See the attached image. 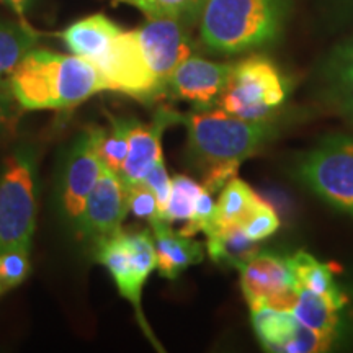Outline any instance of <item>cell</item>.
I'll use <instances>...</instances> for the list:
<instances>
[{
    "mask_svg": "<svg viewBox=\"0 0 353 353\" xmlns=\"http://www.w3.org/2000/svg\"><path fill=\"white\" fill-rule=\"evenodd\" d=\"M299 296L298 301L293 307V314L296 316L299 322H303L304 325L309 329L316 330L317 334L324 335V337L334 341L335 335H337V327L341 317L339 312L342 311L341 307L335 306L334 303H330L329 299L319 296V294L311 293V291L298 288Z\"/></svg>",
    "mask_w": 353,
    "mask_h": 353,
    "instance_id": "7402d4cb",
    "label": "cell"
},
{
    "mask_svg": "<svg viewBox=\"0 0 353 353\" xmlns=\"http://www.w3.org/2000/svg\"><path fill=\"white\" fill-rule=\"evenodd\" d=\"M38 41L39 33L25 20L0 19V85L8 87V77Z\"/></svg>",
    "mask_w": 353,
    "mask_h": 353,
    "instance_id": "44dd1931",
    "label": "cell"
},
{
    "mask_svg": "<svg viewBox=\"0 0 353 353\" xmlns=\"http://www.w3.org/2000/svg\"><path fill=\"white\" fill-rule=\"evenodd\" d=\"M203 185L192 180L187 175H175L172 179V193L170 201L167 206L164 221L175 223V221H185L188 223L195 211L198 196L203 192Z\"/></svg>",
    "mask_w": 353,
    "mask_h": 353,
    "instance_id": "484cf974",
    "label": "cell"
},
{
    "mask_svg": "<svg viewBox=\"0 0 353 353\" xmlns=\"http://www.w3.org/2000/svg\"><path fill=\"white\" fill-rule=\"evenodd\" d=\"M95 259L97 262L107 267L121 296L132 304L145 337L156 348L162 350L145 322L141 306L145 280L157 268L152 232H149L148 229H130V231L121 229L114 236L95 245Z\"/></svg>",
    "mask_w": 353,
    "mask_h": 353,
    "instance_id": "5b68a950",
    "label": "cell"
},
{
    "mask_svg": "<svg viewBox=\"0 0 353 353\" xmlns=\"http://www.w3.org/2000/svg\"><path fill=\"white\" fill-rule=\"evenodd\" d=\"M206 234V250L216 263L239 268L259 254V242L250 239L241 224H213Z\"/></svg>",
    "mask_w": 353,
    "mask_h": 353,
    "instance_id": "d6986e66",
    "label": "cell"
},
{
    "mask_svg": "<svg viewBox=\"0 0 353 353\" xmlns=\"http://www.w3.org/2000/svg\"><path fill=\"white\" fill-rule=\"evenodd\" d=\"M94 65L103 76L108 90L121 92L143 103L165 95V88L145 61L134 30H121Z\"/></svg>",
    "mask_w": 353,
    "mask_h": 353,
    "instance_id": "ba28073f",
    "label": "cell"
},
{
    "mask_svg": "<svg viewBox=\"0 0 353 353\" xmlns=\"http://www.w3.org/2000/svg\"><path fill=\"white\" fill-rule=\"evenodd\" d=\"M179 123V112L170 108H159L151 123L132 121L130 132V148L120 170L121 182L126 185L139 183L149 170L162 159V136L169 125Z\"/></svg>",
    "mask_w": 353,
    "mask_h": 353,
    "instance_id": "9a60e30c",
    "label": "cell"
},
{
    "mask_svg": "<svg viewBox=\"0 0 353 353\" xmlns=\"http://www.w3.org/2000/svg\"><path fill=\"white\" fill-rule=\"evenodd\" d=\"M138 8L148 19H180L193 23L198 20L201 0H112Z\"/></svg>",
    "mask_w": 353,
    "mask_h": 353,
    "instance_id": "d4e9b609",
    "label": "cell"
},
{
    "mask_svg": "<svg viewBox=\"0 0 353 353\" xmlns=\"http://www.w3.org/2000/svg\"><path fill=\"white\" fill-rule=\"evenodd\" d=\"M152 229L154 247L157 255V270L161 276L175 280L192 265L201 263L205 249L198 241L174 231L164 219H156L149 224Z\"/></svg>",
    "mask_w": 353,
    "mask_h": 353,
    "instance_id": "2e32d148",
    "label": "cell"
},
{
    "mask_svg": "<svg viewBox=\"0 0 353 353\" xmlns=\"http://www.w3.org/2000/svg\"><path fill=\"white\" fill-rule=\"evenodd\" d=\"M241 288L250 309L272 307L293 311L299 290L288 260L272 254H255L239 268Z\"/></svg>",
    "mask_w": 353,
    "mask_h": 353,
    "instance_id": "9c48e42d",
    "label": "cell"
},
{
    "mask_svg": "<svg viewBox=\"0 0 353 353\" xmlns=\"http://www.w3.org/2000/svg\"><path fill=\"white\" fill-rule=\"evenodd\" d=\"M128 213L130 210L125 183L121 182L120 175L101 164V174L87 198L77 232L97 245L121 231Z\"/></svg>",
    "mask_w": 353,
    "mask_h": 353,
    "instance_id": "7c38bea8",
    "label": "cell"
},
{
    "mask_svg": "<svg viewBox=\"0 0 353 353\" xmlns=\"http://www.w3.org/2000/svg\"><path fill=\"white\" fill-rule=\"evenodd\" d=\"M0 296H2V294H0Z\"/></svg>",
    "mask_w": 353,
    "mask_h": 353,
    "instance_id": "836d02e7",
    "label": "cell"
},
{
    "mask_svg": "<svg viewBox=\"0 0 353 353\" xmlns=\"http://www.w3.org/2000/svg\"><path fill=\"white\" fill-rule=\"evenodd\" d=\"M30 273V250L13 249L0 254V294L25 281Z\"/></svg>",
    "mask_w": 353,
    "mask_h": 353,
    "instance_id": "83f0119b",
    "label": "cell"
},
{
    "mask_svg": "<svg viewBox=\"0 0 353 353\" xmlns=\"http://www.w3.org/2000/svg\"><path fill=\"white\" fill-rule=\"evenodd\" d=\"M257 198V193L244 180L232 176L221 188L219 198L216 201L214 224H241Z\"/></svg>",
    "mask_w": 353,
    "mask_h": 353,
    "instance_id": "cb8c5ba5",
    "label": "cell"
},
{
    "mask_svg": "<svg viewBox=\"0 0 353 353\" xmlns=\"http://www.w3.org/2000/svg\"><path fill=\"white\" fill-rule=\"evenodd\" d=\"M179 123L187 128L190 162L201 172V185L213 195L273 136L270 121H245L224 110L179 113Z\"/></svg>",
    "mask_w": 353,
    "mask_h": 353,
    "instance_id": "6da1fadb",
    "label": "cell"
},
{
    "mask_svg": "<svg viewBox=\"0 0 353 353\" xmlns=\"http://www.w3.org/2000/svg\"><path fill=\"white\" fill-rule=\"evenodd\" d=\"M38 157L30 145L8 154L0 172V254L32 249L38 210Z\"/></svg>",
    "mask_w": 353,
    "mask_h": 353,
    "instance_id": "277c9868",
    "label": "cell"
},
{
    "mask_svg": "<svg viewBox=\"0 0 353 353\" xmlns=\"http://www.w3.org/2000/svg\"><path fill=\"white\" fill-rule=\"evenodd\" d=\"M126 192H128V210H130L131 214H134L136 218L139 219L148 221L149 224L156 219H162L156 195H154L152 190L149 188L144 182L128 185Z\"/></svg>",
    "mask_w": 353,
    "mask_h": 353,
    "instance_id": "f1b7e54d",
    "label": "cell"
},
{
    "mask_svg": "<svg viewBox=\"0 0 353 353\" xmlns=\"http://www.w3.org/2000/svg\"><path fill=\"white\" fill-rule=\"evenodd\" d=\"M298 176L329 205L353 214V136L322 139L301 157Z\"/></svg>",
    "mask_w": 353,
    "mask_h": 353,
    "instance_id": "52a82bcc",
    "label": "cell"
},
{
    "mask_svg": "<svg viewBox=\"0 0 353 353\" xmlns=\"http://www.w3.org/2000/svg\"><path fill=\"white\" fill-rule=\"evenodd\" d=\"M286 100V82L276 65L262 56H252L232 65L219 108L245 121H268Z\"/></svg>",
    "mask_w": 353,
    "mask_h": 353,
    "instance_id": "8992f818",
    "label": "cell"
},
{
    "mask_svg": "<svg viewBox=\"0 0 353 353\" xmlns=\"http://www.w3.org/2000/svg\"><path fill=\"white\" fill-rule=\"evenodd\" d=\"M121 30V26L114 23L105 13H94L74 21L61 32L59 37L72 54L95 64L107 52L110 44Z\"/></svg>",
    "mask_w": 353,
    "mask_h": 353,
    "instance_id": "ac0fdd59",
    "label": "cell"
},
{
    "mask_svg": "<svg viewBox=\"0 0 353 353\" xmlns=\"http://www.w3.org/2000/svg\"><path fill=\"white\" fill-rule=\"evenodd\" d=\"M20 112L21 107L13 97L10 88L0 85V134L12 130L19 120Z\"/></svg>",
    "mask_w": 353,
    "mask_h": 353,
    "instance_id": "4dcf8cb0",
    "label": "cell"
},
{
    "mask_svg": "<svg viewBox=\"0 0 353 353\" xmlns=\"http://www.w3.org/2000/svg\"><path fill=\"white\" fill-rule=\"evenodd\" d=\"M252 311V325L260 343L268 352L319 353L329 350L332 341L306 327L290 311L257 307Z\"/></svg>",
    "mask_w": 353,
    "mask_h": 353,
    "instance_id": "5bb4252c",
    "label": "cell"
},
{
    "mask_svg": "<svg viewBox=\"0 0 353 353\" xmlns=\"http://www.w3.org/2000/svg\"><path fill=\"white\" fill-rule=\"evenodd\" d=\"M322 99L353 121V37L339 44L319 72Z\"/></svg>",
    "mask_w": 353,
    "mask_h": 353,
    "instance_id": "e0dca14e",
    "label": "cell"
},
{
    "mask_svg": "<svg viewBox=\"0 0 353 353\" xmlns=\"http://www.w3.org/2000/svg\"><path fill=\"white\" fill-rule=\"evenodd\" d=\"M329 3L339 19L353 17V0H329Z\"/></svg>",
    "mask_w": 353,
    "mask_h": 353,
    "instance_id": "1f68e13d",
    "label": "cell"
},
{
    "mask_svg": "<svg viewBox=\"0 0 353 353\" xmlns=\"http://www.w3.org/2000/svg\"><path fill=\"white\" fill-rule=\"evenodd\" d=\"M241 226L250 239L262 242L278 231L280 219H278L276 211L272 208L270 203L259 196L252 208L247 213L245 219L241 223Z\"/></svg>",
    "mask_w": 353,
    "mask_h": 353,
    "instance_id": "4316f807",
    "label": "cell"
},
{
    "mask_svg": "<svg viewBox=\"0 0 353 353\" xmlns=\"http://www.w3.org/2000/svg\"><path fill=\"white\" fill-rule=\"evenodd\" d=\"M288 7L290 0H201L200 39L221 54L259 50L283 32Z\"/></svg>",
    "mask_w": 353,
    "mask_h": 353,
    "instance_id": "3957f363",
    "label": "cell"
},
{
    "mask_svg": "<svg viewBox=\"0 0 353 353\" xmlns=\"http://www.w3.org/2000/svg\"><path fill=\"white\" fill-rule=\"evenodd\" d=\"M8 88L21 110H68L108 90L100 70L81 56L33 48L20 61Z\"/></svg>",
    "mask_w": 353,
    "mask_h": 353,
    "instance_id": "7a4b0ae2",
    "label": "cell"
},
{
    "mask_svg": "<svg viewBox=\"0 0 353 353\" xmlns=\"http://www.w3.org/2000/svg\"><path fill=\"white\" fill-rule=\"evenodd\" d=\"M2 2L21 20H25L26 13L33 6V0H2Z\"/></svg>",
    "mask_w": 353,
    "mask_h": 353,
    "instance_id": "d6a6232c",
    "label": "cell"
},
{
    "mask_svg": "<svg viewBox=\"0 0 353 353\" xmlns=\"http://www.w3.org/2000/svg\"><path fill=\"white\" fill-rule=\"evenodd\" d=\"M232 65L192 54L172 72L167 94L188 101L196 110H211L226 90Z\"/></svg>",
    "mask_w": 353,
    "mask_h": 353,
    "instance_id": "4fadbf2b",
    "label": "cell"
},
{
    "mask_svg": "<svg viewBox=\"0 0 353 353\" xmlns=\"http://www.w3.org/2000/svg\"><path fill=\"white\" fill-rule=\"evenodd\" d=\"M290 270L293 273L296 288H304L311 293L329 299L335 306L343 309L347 304V296L342 293L332 273V268L327 263H322L314 259V255L307 252H296L291 257H286Z\"/></svg>",
    "mask_w": 353,
    "mask_h": 353,
    "instance_id": "ffe728a7",
    "label": "cell"
},
{
    "mask_svg": "<svg viewBox=\"0 0 353 353\" xmlns=\"http://www.w3.org/2000/svg\"><path fill=\"white\" fill-rule=\"evenodd\" d=\"M134 118L110 117V128L97 126V151L105 167L120 174L130 148V132Z\"/></svg>",
    "mask_w": 353,
    "mask_h": 353,
    "instance_id": "603a6c76",
    "label": "cell"
},
{
    "mask_svg": "<svg viewBox=\"0 0 353 353\" xmlns=\"http://www.w3.org/2000/svg\"><path fill=\"white\" fill-rule=\"evenodd\" d=\"M100 174L101 161L97 151V126H90L74 141L65 154L57 187L61 211L76 228Z\"/></svg>",
    "mask_w": 353,
    "mask_h": 353,
    "instance_id": "30bf717a",
    "label": "cell"
},
{
    "mask_svg": "<svg viewBox=\"0 0 353 353\" xmlns=\"http://www.w3.org/2000/svg\"><path fill=\"white\" fill-rule=\"evenodd\" d=\"M143 182L148 185V187L152 190L154 195H156L159 211H161V218L164 219L172 193V179L169 176V172L165 169L164 159H161V161L149 170V174L145 175Z\"/></svg>",
    "mask_w": 353,
    "mask_h": 353,
    "instance_id": "f546056e",
    "label": "cell"
},
{
    "mask_svg": "<svg viewBox=\"0 0 353 353\" xmlns=\"http://www.w3.org/2000/svg\"><path fill=\"white\" fill-rule=\"evenodd\" d=\"M188 25V21L180 19H148L143 26L134 30L145 61L165 88V94L167 82L176 65L193 54Z\"/></svg>",
    "mask_w": 353,
    "mask_h": 353,
    "instance_id": "8fae6325",
    "label": "cell"
}]
</instances>
